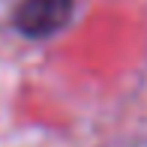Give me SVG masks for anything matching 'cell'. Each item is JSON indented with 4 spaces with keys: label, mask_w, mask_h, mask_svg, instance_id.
Returning a JSON list of instances; mask_svg holds the SVG:
<instances>
[{
    "label": "cell",
    "mask_w": 147,
    "mask_h": 147,
    "mask_svg": "<svg viewBox=\"0 0 147 147\" xmlns=\"http://www.w3.org/2000/svg\"><path fill=\"white\" fill-rule=\"evenodd\" d=\"M75 9V0H21L12 12V24L30 39H42L66 27Z\"/></svg>",
    "instance_id": "obj_1"
}]
</instances>
